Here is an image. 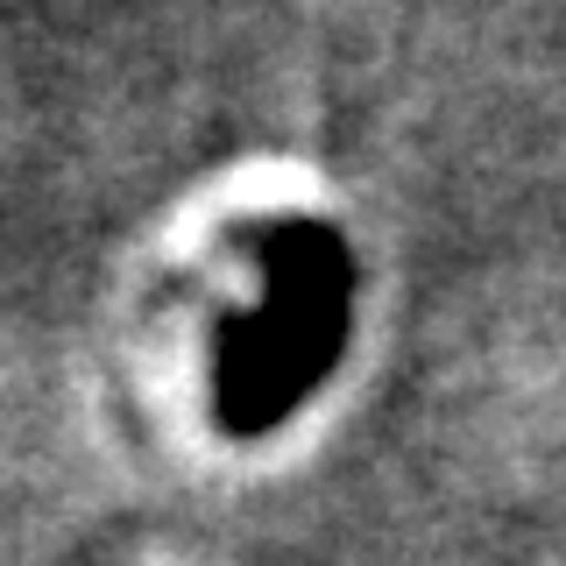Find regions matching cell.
Segmentation results:
<instances>
[{
  "label": "cell",
  "instance_id": "obj_1",
  "mask_svg": "<svg viewBox=\"0 0 566 566\" xmlns=\"http://www.w3.org/2000/svg\"><path fill=\"white\" fill-rule=\"evenodd\" d=\"M270 262L283 283L276 305L262 326H248L234 361L220 368V411L234 424H270L276 411H291L297 389L326 368L333 340L347 333V248L326 227H283L270 241Z\"/></svg>",
  "mask_w": 566,
  "mask_h": 566
}]
</instances>
